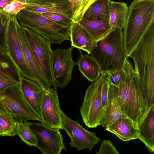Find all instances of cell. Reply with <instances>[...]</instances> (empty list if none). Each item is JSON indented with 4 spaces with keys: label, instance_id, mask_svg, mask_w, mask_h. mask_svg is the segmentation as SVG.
<instances>
[{
    "label": "cell",
    "instance_id": "obj_8",
    "mask_svg": "<svg viewBox=\"0 0 154 154\" xmlns=\"http://www.w3.org/2000/svg\"><path fill=\"white\" fill-rule=\"evenodd\" d=\"M23 27L35 59L52 85L53 77L51 66V44L38 33L28 28Z\"/></svg>",
    "mask_w": 154,
    "mask_h": 154
},
{
    "label": "cell",
    "instance_id": "obj_11",
    "mask_svg": "<svg viewBox=\"0 0 154 154\" xmlns=\"http://www.w3.org/2000/svg\"><path fill=\"white\" fill-rule=\"evenodd\" d=\"M18 22L16 15H11L7 26L8 54L22 76L36 82L35 77L24 57L18 39L17 32Z\"/></svg>",
    "mask_w": 154,
    "mask_h": 154
},
{
    "label": "cell",
    "instance_id": "obj_9",
    "mask_svg": "<svg viewBox=\"0 0 154 154\" xmlns=\"http://www.w3.org/2000/svg\"><path fill=\"white\" fill-rule=\"evenodd\" d=\"M30 127L36 139V147L43 154H60L66 149L59 129L41 123L31 122Z\"/></svg>",
    "mask_w": 154,
    "mask_h": 154
},
{
    "label": "cell",
    "instance_id": "obj_6",
    "mask_svg": "<svg viewBox=\"0 0 154 154\" xmlns=\"http://www.w3.org/2000/svg\"><path fill=\"white\" fill-rule=\"evenodd\" d=\"M0 111L6 113L16 121H38V117L25 100L19 85L12 86L0 93Z\"/></svg>",
    "mask_w": 154,
    "mask_h": 154
},
{
    "label": "cell",
    "instance_id": "obj_13",
    "mask_svg": "<svg viewBox=\"0 0 154 154\" xmlns=\"http://www.w3.org/2000/svg\"><path fill=\"white\" fill-rule=\"evenodd\" d=\"M42 122L52 128L62 129L61 109L57 88L43 89L40 99Z\"/></svg>",
    "mask_w": 154,
    "mask_h": 154
},
{
    "label": "cell",
    "instance_id": "obj_36",
    "mask_svg": "<svg viewBox=\"0 0 154 154\" xmlns=\"http://www.w3.org/2000/svg\"><path fill=\"white\" fill-rule=\"evenodd\" d=\"M14 0H0V9H2L8 4Z\"/></svg>",
    "mask_w": 154,
    "mask_h": 154
},
{
    "label": "cell",
    "instance_id": "obj_37",
    "mask_svg": "<svg viewBox=\"0 0 154 154\" xmlns=\"http://www.w3.org/2000/svg\"><path fill=\"white\" fill-rule=\"evenodd\" d=\"M2 133L0 132V136H2Z\"/></svg>",
    "mask_w": 154,
    "mask_h": 154
},
{
    "label": "cell",
    "instance_id": "obj_21",
    "mask_svg": "<svg viewBox=\"0 0 154 154\" xmlns=\"http://www.w3.org/2000/svg\"><path fill=\"white\" fill-rule=\"evenodd\" d=\"M76 65L81 73L89 82H93L97 79L102 72L97 61L88 54L81 53L77 59Z\"/></svg>",
    "mask_w": 154,
    "mask_h": 154
},
{
    "label": "cell",
    "instance_id": "obj_4",
    "mask_svg": "<svg viewBox=\"0 0 154 154\" xmlns=\"http://www.w3.org/2000/svg\"><path fill=\"white\" fill-rule=\"evenodd\" d=\"M90 54L102 72L123 69L127 56L122 29H113L105 38L97 42Z\"/></svg>",
    "mask_w": 154,
    "mask_h": 154
},
{
    "label": "cell",
    "instance_id": "obj_20",
    "mask_svg": "<svg viewBox=\"0 0 154 154\" xmlns=\"http://www.w3.org/2000/svg\"><path fill=\"white\" fill-rule=\"evenodd\" d=\"M138 139L151 153L154 152V104L151 105L138 125Z\"/></svg>",
    "mask_w": 154,
    "mask_h": 154
},
{
    "label": "cell",
    "instance_id": "obj_10",
    "mask_svg": "<svg viewBox=\"0 0 154 154\" xmlns=\"http://www.w3.org/2000/svg\"><path fill=\"white\" fill-rule=\"evenodd\" d=\"M73 47L52 50L51 66L54 88H65L71 80L72 72L76 62L73 60Z\"/></svg>",
    "mask_w": 154,
    "mask_h": 154
},
{
    "label": "cell",
    "instance_id": "obj_5",
    "mask_svg": "<svg viewBox=\"0 0 154 154\" xmlns=\"http://www.w3.org/2000/svg\"><path fill=\"white\" fill-rule=\"evenodd\" d=\"M20 24L39 34L51 44L60 45L70 40L71 25L50 20L42 13L24 8L17 14Z\"/></svg>",
    "mask_w": 154,
    "mask_h": 154
},
{
    "label": "cell",
    "instance_id": "obj_24",
    "mask_svg": "<svg viewBox=\"0 0 154 154\" xmlns=\"http://www.w3.org/2000/svg\"><path fill=\"white\" fill-rule=\"evenodd\" d=\"M109 19L108 0H97L87 10L82 19L109 21Z\"/></svg>",
    "mask_w": 154,
    "mask_h": 154
},
{
    "label": "cell",
    "instance_id": "obj_3",
    "mask_svg": "<svg viewBox=\"0 0 154 154\" xmlns=\"http://www.w3.org/2000/svg\"><path fill=\"white\" fill-rule=\"evenodd\" d=\"M154 24V0H133L128 7L122 31L127 57L149 27Z\"/></svg>",
    "mask_w": 154,
    "mask_h": 154
},
{
    "label": "cell",
    "instance_id": "obj_1",
    "mask_svg": "<svg viewBox=\"0 0 154 154\" xmlns=\"http://www.w3.org/2000/svg\"><path fill=\"white\" fill-rule=\"evenodd\" d=\"M133 60L144 99L154 104V24L146 32L129 57Z\"/></svg>",
    "mask_w": 154,
    "mask_h": 154
},
{
    "label": "cell",
    "instance_id": "obj_38",
    "mask_svg": "<svg viewBox=\"0 0 154 154\" xmlns=\"http://www.w3.org/2000/svg\"></svg>",
    "mask_w": 154,
    "mask_h": 154
},
{
    "label": "cell",
    "instance_id": "obj_17",
    "mask_svg": "<svg viewBox=\"0 0 154 154\" xmlns=\"http://www.w3.org/2000/svg\"><path fill=\"white\" fill-rule=\"evenodd\" d=\"M19 87L28 105L35 114L41 119L40 99L43 90L42 88L36 82L22 75Z\"/></svg>",
    "mask_w": 154,
    "mask_h": 154
},
{
    "label": "cell",
    "instance_id": "obj_34",
    "mask_svg": "<svg viewBox=\"0 0 154 154\" xmlns=\"http://www.w3.org/2000/svg\"><path fill=\"white\" fill-rule=\"evenodd\" d=\"M42 14L46 17L55 22L70 25L72 23L70 19L63 15L57 13L46 12L42 13Z\"/></svg>",
    "mask_w": 154,
    "mask_h": 154
},
{
    "label": "cell",
    "instance_id": "obj_29",
    "mask_svg": "<svg viewBox=\"0 0 154 154\" xmlns=\"http://www.w3.org/2000/svg\"><path fill=\"white\" fill-rule=\"evenodd\" d=\"M11 15L0 9V51L8 54L7 26Z\"/></svg>",
    "mask_w": 154,
    "mask_h": 154
},
{
    "label": "cell",
    "instance_id": "obj_23",
    "mask_svg": "<svg viewBox=\"0 0 154 154\" xmlns=\"http://www.w3.org/2000/svg\"><path fill=\"white\" fill-rule=\"evenodd\" d=\"M96 42L105 38L113 29L109 21L82 19L78 23Z\"/></svg>",
    "mask_w": 154,
    "mask_h": 154
},
{
    "label": "cell",
    "instance_id": "obj_18",
    "mask_svg": "<svg viewBox=\"0 0 154 154\" xmlns=\"http://www.w3.org/2000/svg\"><path fill=\"white\" fill-rule=\"evenodd\" d=\"M71 46L90 54L97 45L93 38L79 23H72L70 28Z\"/></svg>",
    "mask_w": 154,
    "mask_h": 154
},
{
    "label": "cell",
    "instance_id": "obj_26",
    "mask_svg": "<svg viewBox=\"0 0 154 154\" xmlns=\"http://www.w3.org/2000/svg\"><path fill=\"white\" fill-rule=\"evenodd\" d=\"M31 123V122L28 121H17V135L27 145L36 147V139L30 127Z\"/></svg>",
    "mask_w": 154,
    "mask_h": 154
},
{
    "label": "cell",
    "instance_id": "obj_19",
    "mask_svg": "<svg viewBox=\"0 0 154 154\" xmlns=\"http://www.w3.org/2000/svg\"><path fill=\"white\" fill-rule=\"evenodd\" d=\"M106 130L125 142L139 138L138 125L128 117L117 119Z\"/></svg>",
    "mask_w": 154,
    "mask_h": 154
},
{
    "label": "cell",
    "instance_id": "obj_28",
    "mask_svg": "<svg viewBox=\"0 0 154 154\" xmlns=\"http://www.w3.org/2000/svg\"><path fill=\"white\" fill-rule=\"evenodd\" d=\"M17 122L8 114L0 111V132L2 136L17 135Z\"/></svg>",
    "mask_w": 154,
    "mask_h": 154
},
{
    "label": "cell",
    "instance_id": "obj_12",
    "mask_svg": "<svg viewBox=\"0 0 154 154\" xmlns=\"http://www.w3.org/2000/svg\"><path fill=\"white\" fill-rule=\"evenodd\" d=\"M62 128L70 139L69 144L80 151L88 149L92 150L94 146L101 141L96 134L85 129L76 121L67 116L62 110Z\"/></svg>",
    "mask_w": 154,
    "mask_h": 154
},
{
    "label": "cell",
    "instance_id": "obj_25",
    "mask_svg": "<svg viewBox=\"0 0 154 154\" xmlns=\"http://www.w3.org/2000/svg\"><path fill=\"white\" fill-rule=\"evenodd\" d=\"M0 70L19 83L21 75L17 67L8 54L1 51Z\"/></svg>",
    "mask_w": 154,
    "mask_h": 154
},
{
    "label": "cell",
    "instance_id": "obj_7",
    "mask_svg": "<svg viewBox=\"0 0 154 154\" xmlns=\"http://www.w3.org/2000/svg\"><path fill=\"white\" fill-rule=\"evenodd\" d=\"M105 72H102L99 78L87 88L80 108L83 121L89 128L99 125L104 108L101 100V91Z\"/></svg>",
    "mask_w": 154,
    "mask_h": 154
},
{
    "label": "cell",
    "instance_id": "obj_2",
    "mask_svg": "<svg viewBox=\"0 0 154 154\" xmlns=\"http://www.w3.org/2000/svg\"><path fill=\"white\" fill-rule=\"evenodd\" d=\"M124 69L126 76L118 86L119 105L122 112L138 125L151 105L143 97L137 74L128 57Z\"/></svg>",
    "mask_w": 154,
    "mask_h": 154
},
{
    "label": "cell",
    "instance_id": "obj_35",
    "mask_svg": "<svg viewBox=\"0 0 154 154\" xmlns=\"http://www.w3.org/2000/svg\"><path fill=\"white\" fill-rule=\"evenodd\" d=\"M109 84L106 73L105 72L102 82L101 91L102 103L104 109L107 100Z\"/></svg>",
    "mask_w": 154,
    "mask_h": 154
},
{
    "label": "cell",
    "instance_id": "obj_32",
    "mask_svg": "<svg viewBox=\"0 0 154 154\" xmlns=\"http://www.w3.org/2000/svg\"><path fill=\"white\" fill-rule=\"evenodd\" d=\"M18 83L8 75L0 70V93L6 89L14 86L19 85Z\"/></svg>",
    "mask_w": 154,
    "mask_h": 154
},
{
    "label": "cell",
    "instance_id": "obj_16",
    "mask_svg": "<svg viewBox=\"0 0 154 154\" xmlns=\"http://www.w3.org/2000/svg\"><path fill=\"white\" fill-rule=\"evenodd\" d=\"M119 91L118 87L110 83L107 100L99 125L106 128L117 119L127 117L122 112L119 105Z\"/></svg>",
    "mask_w": 154,
    "mask_h": 154
},
{
    "label": "cell",
    "instance_id": "obj_15",
    "mask_svg": "<svg viewBox=\"0 0 154 154\" xmlns=\"http://www.w3.org/2000/svg\"><path fill=\"white\" fill-rule=\"evenodd\" d=\"M28 3L26 9L41 13H57L71 20L72 7L68 0H30Z\"/></svg>",
    "mask_w": 154,
    "mask_h": 154
},
{
    "label": "cell",
    "instance_id": "obj_27",
    "mask_svg": "<svg viewBox=\"0 0 154 154\" xmlns=\"http://www.w3.org/2000/svg\"><path fill=\"white\" fill-rule=\"evenodd\" d=\"M68 0L72 7V22L73 23H78L82 20L88 8L97 0Z\"/></svg>",
    "mask_w": 154,
    "mask_h": 154
},
{
    "label": "cell",
    "instance_id": "obj_22",
    "mask_svg": "<svg viewBox=\"0 0 154 154\" xmlns=\"http://www.w3.org/2000/svg\"><path fill=\"white\" fill-rule=\"evenodd\" d=\"M109 8V22L113 28L123 29L125 25L128 7L124 2L108 0Z\"/></svg>",
    "mask_w": 154,
    "mask_h": 154
},
{
    "label": "cell",
    "instance_id": "obj_33",
    "mask_svg": "<svg viewBox=\"0 0 154 154\" xmlns=\"http://www.w3.org/2000/svg\"><path fill=\"white\" fill-rule=\"evenodd\" d=\"M97 154H119V152L110 140H104Z\"/></svg>",
    "mask_w": 154,
    "mask_h": 154
},
{
    "label": "cell",
    "instance_id": "obj_31",
    "mask_svg": "<svg viewBox=\"0 0 154 154\" xmlns=\"http://www.w3.org/2000/svg\"><path fill=\"white\" fill-rule=\"evenodd\" d=\"M29 4V3L23 2L14 0L8 4L3 10L10 15H16L20 11L24 8Z\"/></svg>",
    "mask_w": 154,
    "mask_h": 154
},
{
    "label": "cell",
    "instance_id": "obj_14",
    "mask_svg": "<svg viewBox=\"0 0 154 154\" xmlns=\"http://www.w3.org/2000/svg\"><path fill=\"white\" fill-rule=\"evenodd\" d=\"M17 32L24 57L35 77L36 82L44 90L49 88L51 85L45 77L36 60L26 39L23 27L19 22L17 25Z\"/></svg>",
    "mask_w": 154,
    "mask_h": 154
},
{
    "label": "cell",
    "instance_id": "obj_30",
    "mask_svg": "<svg viewBox=\"0 0 154 154\" xmlns=\"http://www.w3.org/2000/svg\"><path fill=\"white\" fill-rule=\"evenodd\" d=\"M109 82L110 84L118 87L120 82L124 79L126 74L124 69L111 71L108 70L106 72Z\"/></svg>",
    "mask_w": 154,
    "mask_h": 154
}]
</instances>
